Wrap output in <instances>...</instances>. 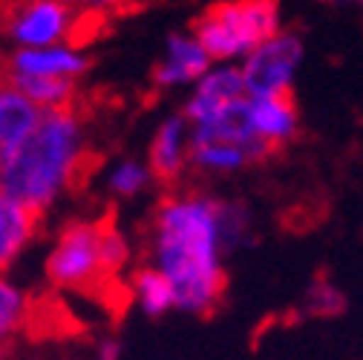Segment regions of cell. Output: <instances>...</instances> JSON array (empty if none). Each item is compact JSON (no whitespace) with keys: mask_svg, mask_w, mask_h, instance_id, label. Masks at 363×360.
<instances>
[{"mask_svg":"<svg viewBox=\"0 0 363 360\" xmlns=\"http://www.w3.org/2000/svg\"><path fill=\"white\" fill-rule=\"evenodd\" d=\"M251 216L242 205L211 193H173L153 213L150 257L176 291V308L211 311L225 291L222 254L248 242Z\"/></svg>","mask_w":363,"mask_h":360,"instance_id":"1","label":"cell"},{"mask_svg":"<svg viewBox=\"0 0 363 360\" xmlns=\"http://www.w3.org/2000/svg\"><path fill=\"white\" fill-rule=\"evenodd\" d=\"M303 38L291 29H280L277 35L262 40L240 61L248 96H291V84L303 64Z\"/></svg>","mask_w":363,"mask_h":360,"instance_id":"4","label":"cell"},{"mask_svg":"<svg viewBox=\"0 0 363 360\" xmlns=\"http://www.w3.org/2000/svg\"><path fill=\"white\" fill-rule=\"evenodd\" d=\"M78 9L61 0H21L6 21V32L15 47H52L69 40Z\"/></svg>","mask_w":363,"mask_h":360,"instance_id":"6","label":"cell"},{"mask_svg":"<svg viewBox=\"0 0 363 360\" xmlns=\"http://www.w3.org/2000/svg\"><path fill=\"white\" fill-rule=\"evenodd\" d=\"M43 110H38L21 89L4 75L0 78V164H4L18 145L32 133Z\"/></svg>","mask_w":363,"mask_h":360,"instance_id":"11","label":"cell"},{"mask_svg":"<svg viewBox=\"0 0 363 360\" xmlns=\"http://www.w3.org/2000/svg\"><path fill=\"white\" fill-rule=\"evenodd\" d=\"M101 271V222H69L47 257V277L61 288H81Z\"/></svg>","mask_w":363,"mask_h":360,"instance_id":"5","label":"cell"},{"mask_svg":"<svg viewBox=\"0 0 363 360\" xmlns=\"http://www.w3.org/2000/svg\"><path fill=\"white\" fill-rule=\"evenodd\" d=\"M6 78L21 89V93H23L38 110H61V107H72V99H75V81H72V78L15 75V72H6Z\"/></svg>","mask_w":363,"mask_h":360,"instance_id":"14","label":"cell"},{"mask_svg":"<svg viewBox=\"0 0 363 360\" xmlns=\"http://www.w3.org/2000/svg\"><path fill=\"white\" fill-rule=\"evenodd\" d=\"M248 162H251L248 153L231 142L208 139V142L191 145V164L205 173H234V170H242Z\"/></svg>","mask_w":363,"mask_h":360,"instance_id":"16","label":"cell"},{"mask_svg":"<svg viewBox=\"0 0 363 360\" xmlns=\"http://www.w3.org/2000/svg\"><path fill=\"white\" fill-rule=\"evenodd\" d=\"M251 121L271 147L294 139L300 130V113L291 96H251Z\"/></svg>","mask_w":363,"mask_h":360,"instance_id":"12","label":"cell"},{"mask_svg":"<svg viewBox=\"0 0 363 360\" xmlns=\"http://www.w3.org/2000/svg\"><path fill=\"white\" fill-rule=\"evenodd\" d=\"M308 305H311V311H317V314H337L346 303H343V294H340L332 283L320 280V283H314V286L308 288Z\"/></svg>","mask_w":363,"mask_h":360,"instance_id":"20","label":"cell"},{"mask_svg":"<svg viewBox=\"0 0 363 360\" xmlns=\"http://www.w3.org/2000/svg\"><path fill=\"white\" fill-rule=\"evenodd\" d=\"M93 360H121V343L118 340H101Z\"/></svg>","mask_w":363,"mask_h":360,"instance_id":"22","label":"cell"},{"mask_svg":"<svg viewBox=\"0 0 363 360\" xmlns=\"http://www.w3.org/2000/svg\"><path fill=\"white\" fill-rule=\"evenodd\" d=\"M130 257V245L116 225H101V265L104 271H118Z\"/></svg>","mask_w":363,"mask_h":360,"instance_id":"19","label":"cell"},{"mask_svg":"<svg viewBox=\"0 0 363 360\" xmlns=\"http://www.w3.org/2000/svg\"><path fill=\"white\" fill-rule=\"evenodd\" d=\"M150 176H153V170H150L147 162H139V159H118V162H113L110 170H107V188H110V193H116V196H135L139 191L147 188Z\"/></svg>","mask_w":363,"mask_h":360,"instance_id":"18","label":"cell"},{"mask_svg":"<svg viewBox=\"0 0 363 360\" xmlns=\"http://www.w3.org/2000/svg\"><path fill=\"white\" fill-rule=\"evenodd\" d=\"M133 300L147 317H162L170 308H176V291L170 286V280L159 271L156 265H145L133 274Z\"/></svg>","mask_w":363,"mask_h":360,"instance_id":"15","label":"cell"},{"mask_svg":"<svg viewBox=\"0 0 363 360\" xmlns=\"http://www.w3.org/2000/svg\"><path fill=\"white\" fill-rule=\"evenodd\" d=\"M61 4H67V6H75V9H78V0H61Z\"/></svg>","mask_w":363,"mask_h":360,"instance_id":"23","label":"cell"},{"mask_svg":"<svg viewBox=\"0 0 363 360\" xmlns=\"http://www.w3.org/2000/svg\"><path fill=\"white\" fill-rule=\"evenodd\" d=\"M191 145H194V127L188 116L185 113L164 116L150 139V156H147L150 170L162 179L179 176L182 167L191 162Z\"/></svg>","mask_w":363,"mask_h":360,"instance_id":"10","label":"cell"},{"mask_svg":"<svg viewBox=\"0 0 363 360\" xmlns=\"http://www.w3.org/2000/svg\"><path fill=\"white\" fill-rule=\"evenodd\" d=\"M213 67V58L202 47L194 29H176L164 38L162 58L153 67L156 86H185L196 84L208 69Z\"/></svg>","mask_w":363,"mask_h":360,"instance_id":"7","label":"cell"},{"mask_svg":"<svg viewBox=\"0 0 363 360\" xmlns=\"http://www.w3.org/2000/svg\"><path fill=\"white\" fill-rule=\"evenodd\" d=\"M133 4V0H78V9H86V12H107V9H121Z\"/></svg>","mask_w":363,"mask_h":360,"instance_id":"21","label":"cell"},{"mask_svg":"<svg viewBox=\"0 0 363 360\" xmlns=\"http://www.w3.org/2000/svg\"><path fill=\"white\" fill-rule=\"evenodd\" d=\"M0 360H6V357H0Z\"/></svg>","mask_w":363,"mask_h":360,"instance_id":"25","label":"cell"},{"mask_svg":"<svg viewBox=\"0 0 363 360\" xmlns=\"http://www.w3.org/2000/svg\"><path fill=\"white\" fill-rule=\"evenodd\" d=\"M38 228V213L0 191V274L23 254Z\"/></svg>","mask_w":363,"mask_h":360,"instance_id":"13","label":"cell"},{"mask_svg":"<svg viewBox=\"0 0 363 360\" xmlns=\"http://www.w3.org/2000/svg\"><path fill=\"white\" fill-rule=\"evenodd\" d=\"M240 99H248L245 72L234 61H213V67L194 84V93L185 101V113L191 124L213 116L225 104H234Z\"/></svg>","mask_w":363,"mask_h":360,"instance_id":"8","label":"cell"},{"mask_svg":"<svg viewBox=\"0 0 363 360\" xmlns=\"http://www.w3.org/2000/svg\"><path fill=\"white\" fill-rule=\"evenodd\" d=\"M213 61L240 64L254 47L280 32L277 0H219L191 26Z\"/></svg>","mask_w":363,"mask_h":360,"instance_id":"3","label":"cell"},{"mask_svg":"<svg viewBox=\"0 0 363 360\" xmlns=\"http://www.w3.org/2000/svg\"><path fill=\"white\" fill-rule=\"evenodd\" d=\"M84 159V118L72 107L43 110L32 133L0 164V191L40 216L75 182Z\"/></svg>","mask_w":363,"mask_h":360,"instance_id":"2","label":"cell"},{"mask_svg":"<svg viewBox=\"0 0 363 360\" xmlns=\"http://www.w3.org/2000/svg\"><path fill=\"white\" fill-rule=\"evenodd\" d=\"M335 4H337V0H335ZM352 4H363V0H352Z\"/></svg>","mask_w":363,"mask_h":360,"instance_id":"24","label":"cell"},{"mask_svg":"<svg viewBox=\"0 0 363 360\" xmlns=\"http://www.w3.org/2000/svg\"><path fill=\"white\" fill-rule=\"evenodd\" d=\"M89 55L81 43L64 40L52 47H15L6 58V72L15 75H52V78H78L86 72Z\"/></svg>","mask_w":363,"mask_h":360,"instance_id":"9","label":"cell"},{"mask_svg":"<svg viewBox=\"0 0 363 360\" xmlns=\"http://www.w3.org/2000/svg\"><path fill=\"white\" fill-rule=\"evenodd\" d=\"M29 314V297L26 291L12 283L6 274H0V343L18 334Z\"/></svg>","mask_w":363,"mask_h":360,"instance_id":"17","label":"cell"}]
</instances>
